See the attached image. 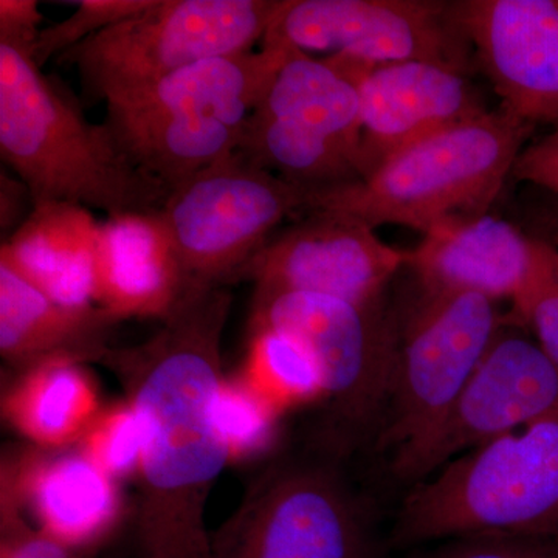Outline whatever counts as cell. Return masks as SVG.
I'll list each match as a JSON object with an SVG mask.
<instances>
[{"mask_svg":"<svg viewBox=\"0 0 558 558\" xmlns=\"http://www.w3.org/2000/svg\"><path fill=\"white\" fill-rule=\"evenodd\" d=\"M250 326L284 330L317 360L325 395L312 433L349 458L379 439L399 349L398 314L385 300L357 304L319 293L255 290Z\"/></svg>","mask_w":558,"mask_h":558,"instance_id":"6","label":"cell"},{"mask_svg":"<svg viewBox=\"0 0 558 558\" xmlns=\"http://www.w3.org/2000/svg\"><path fill=\"white\" fill-rule=\"evenodd\" d=\"M451 16L502 112L558 126V0H458Z\"/></svg>","mask_w":558,"mask_h":558,"instance_id":"14","label":"cell"},{"mask_svg":"<svg viewBox=\"0 0 558 558\" xmlns=\"http://www.w3.org/2000/svg\"><path fill=\"white\" fill-rule=\"evenodd\" d=\"M154 0H81L68 20L39 32L32 58L43 69L51 58L61 57L92 36L149 9Z\"/></svg>","mask_w":558,"mask_h":558,"instance_id":"26","label":"cell"},{"mask_svg":"<svg viewBox=\"0 0 558 558\" xmlns=\"http://www.w3.org/2000/svg\"><path fill=\"white\" fill-rule=\"evenodd\" d=\"M27 204L33 205L32 194L20 178H11L5 170L0 172V229L14 233L27 216ZM35 207V205H33Z\"/></svg>","mask_w":558,"mask_h":558,"instance_id":"31","label":"cell"},{"mask_svg":"<svg viewBox=\"0 0 558 558\" xmlns=\"http://www.w3.org/2000/svg\"><path fill=\"white\" fill-rule=\"evenodd\" d=\"M160 209L109 216L95 253V303L117 318L163 319L191 288Z\"/></svg>","mask_w":558,"mask_h":558,"instance_id":"17","label":"cell"},{"mask_svg":"<svg viewBox=\"0 0 558 558\" xmlns=\"http://www.w3.org/2000/svg\"><path fill=\"white\" fill-rule=\"evenodd\" d=\"M98 230L89 208L65 202L35 205L0 245V263L57 303L94 306Z\"/></svg>","mask_w":558,"mask_h":558,"instance_id":"20","label":"cell"},{"mask_svg":"<svg viewBox=\"0 0 558 558\" xmlns=\"http://www.w3.org/2000/svg\"><path fill=\"white\" fill-rule=\"evenodd\" d=\"M371 68L341 54L314 58L288 49L238 153L310 193L357 180L360 83Z\"/></svg>","mask_w":558,"mask_h":558,"instance_id":"7","label":"cell"},{"mask_svg":"<svg viewBox=\"0 0 558 558\" xmlns=\"http://www.w3.org/2000/svg\"><path fill=\"white\" fill-rule=\"evenodd\" d=\"M531 266L532 236L488 213L428 231L407 260L425 292L476 293L494 301L515 300Z\"/></svg>","mask_w":558,"mask_h":558,"instance_id":"18","label":"cell"},{"mask_svg":"<svg viewBox=\"0 0 558 558\" xmlns=\"http://www.w3.org/2000/svg\"><path fill=\"white\" fill-rule=\"evenodd\" d=\"M558 411V368L538 343L502 333L457 402L424 442L392 462L396 478L417 484L451 459Z\"/></svg>","mask_w":558,"mask_h":558,"instance_id":"12","label":"cell"},{"mask_svg":"<svg viewBox=\"0 0 558 558\" xmlns=\"http://www.w3.org/2000/svg\"><path fill=\"white\" fill-rule=\"evenodd\" d=\"M95 550L73 548L36 524L9 487L0 484V558H95Z\"/></svg>","mask_w":558,"mask_h":558,"instance_id":"27","label":"cell"},{"mask_svg":"<svg viewBox=\"0 0 558 558\" xmlns=\"http://www.w3.org/2000/svg\"><path fill=\"white\" fill-rule=\"evenodd\" d=\"M553 205L554 207H549L548 211H546L545 218H543V222H545V226H543L545 227V236L535 238L548 241L550 244L558 247V201Z\"/></svg>","mask_w":558,"mask_h":558,"instance_id":"32","label":"cell"},{"mask_svg":"<svg viewBox=\"0 0 558 558\" xmlns=\"http://www.w3.org/2000/svg\"><path fill=\"white\" fill-rule=\"evenodd\" d=\"M216 414L230 464L253 461L269 453L282 416L240 374L223 379Z\"/></svg>","mask_w":558,"mask_h":558,"instance_id":"23","label":"cell"},{"mask_svg":"<svg viewBox=\"0 0 558 558\" xmlns=\"http://www.w3.org/2000/svg\"><path fill=\"white\" fill-rule=\"evenodd\" d=\"M16 374L2 395V416L10 427L38 449L76 446L101 410L86 365L50 360Z\"/></svg>","mask_w":558,"mask_h":558,"instance_id":"21","label":"cell"},{"mask_svg":"<svg viewBox=\"0 0 558 558\" xmlns=\"http://www.w3.org/2000/svg\"><path fill=\"white\" fill-rule=\"evenodd\" d=\"M407 260L409 252L381 241L362 220L311 211L274 234L240 281H252L255 290L319 293L373 304L384 300L385 289Z\"/></svg>","mask_w":558,"mask_h":558,"instance_id":"13","label":"cell"},{"mask_svg":"<svg viewBox=\"0 0 558 558\" xmlns=\"http://www.w3.org/2000/svg\"><path fill=\"white\" fill-rule=\"evenodd\" d=\"M398 323V363L377 439L392 450V462L444 421L502 325L497 301L422 289Z\"/></svg>","mask_w":558,"mask_h":558,"instance_id":"9","label":"cell"},{"mask_svg":"<svg viewBox=\"0 0 558 558\" xmlns=\"http://www.w3.org/2000/svg\"><path fill=\"white\" fill-rule=\"evenodd\" d=\"M140 558H165V557H159V556H146V554H142V557Z\"/></svg>","mask_w":558,"mask_h":558,"instance_id":"33","label":"cell"},{"mask_svg":"<svg viewBox=\"0 0 558 558\" xmlns=\"http://www.w3.org/2000/svg\"><path fill=\"white\" fill-rule=\"evenodd\" d=\"M0 154L33 205L65 202L106 216L157 211L170 190L132 163L105 124H92L68 90L0 39Z\"/></svg>","mask_w":558,"mask_h":558,"instance_id":"2","label":"cell"},{"mask_svg":"<svg viewBox=\"0 0 558 558\" xmlns=\"http://www.w3.org/2000/svg\"><path fill=\"white\" fill-rule=\"evenodd\" d=\"M0 484L20 499L33 524L73 548L98 553L123 520L119 481L76 447L3 454Z\"/></svg>","mask_w":558,"mask_h":558,"instance_id":"16","label":"cell"},{"mask_svg":"<svg viewBox=\"0 0 558 558\" xmlns=\"http://www.w3.org/2000/svg\"><path fill=\"white\" fill-rule=\"evenodd\" d=\"M433 475L403 499L389 535L396 548L468 535L558 537V411Z\"/></svg>","mask_w":558,"mask_h":558,"instance_id":"4","label":"cell"},{"mask_svg":"<svg viewBox=\"0 0 558 558\" xmlns=\"http://www.w3.org/2000/svg\"><path fill=\"white\" fill-rule=\"evenodd\" d=\"M539 348L558 368V247L532 236V266L526 284L512 301Z\"/></svg>","mask_w":558,"mask_h":558,"instance_id":"25","label":"cell"},{"mask_svg":"<svg viewBox=\"0 0 558 558\" xmlns=\"http://www.w3.org/2000/svg\"><path fill=\"white\" fill-rule=\"evenodd\" d=\"M263 47L341 54L371 65L424 61L469 75L472 46L450 2L282 0Z\"/></svg>","mask_w":558,"mask_h":558,"instance_id":"11","label":"cell"},{"mask_svg":"<svg viewBox=\"0 0 558 558\" xmlns=\"http://www.w3.org/2000/svg\"><path fill=\"white\" fill-rule=\"evenodd\" d=\"M282 0H154L57 58L89 102H108L209 58L263 43Z\"/></svg>","mask_w":558,"mask_h":558,"instance_id":"8","label":"cell"},{"mask_svg":"<svg viewBox=\"0 0 558 558\" xmlns=\"http://www.w3.org/2000/svg\"><path fill=\"white\" fill-rule=\"evenodd\" d=\"M76 449L116 481L138 478L145 454V432L126 399L101 407Z\"/></svg>","mask_w":558,"mask_h":558,"instance_id":"24","label":"cell"},{"mask_svg":"<svg viewBox=\"0 0 558 558\" xmlns=\"http://www.w3.org/2000/svg\"><path fill=\"white\" fill-rule=\"evenodd\" d=\"M413 558H558V537L468 535L433 543Z\"/></svg>","mask_w":558,"mask_h":558,"instance_id":"28","label":"cell"},{"mask_svg":"<svg viewBox=\"0 0 558 558\" xmlns=\"http://www.w3.org/2000/svg\"><path fill=\"white\" fill-rule=\"evenodd\" d=\"M44 17L36 0H0V39L35 46Z\"/></svg>","mask_w":558,"mask_h":558,"instance_id":"30","label":"cell"},{"mask_svg":"<svg viewBox=\"0 0 558 558\" xmlns=\"http://www.w3.org/2000/svg\"><path fill=\"white\" fill-rule=\"evenodd\" d=\"M306 208V190L236 153L171 190L160 215L191 284L227 288Z\"/></svg>","mask_w":558,"mask_h":558,"instance_id":"10","label":"cell"},{"mask_svg":"<svg viewBox=\"0 0 558 558\" xmlns=\"http://www.w3.org/2000/svg\"><path fill=\"white\" fill-rule=\"evenodd\" d=\"M360 98L359 179L414 143L488 112L465 73L424 61L373 65Z\"/></svg>","mask_w":558,"mask_h":558,"instance_id":"15","label":"cell"},{"mask_svg":"<svg viewBox=\"0 0 558 558\" xmlns=\"http://www.w3.org/2000/svg\"><path fill=\"white\" fill-rule=\"evenodd\" d=\"M348 459L314 433L271 459L209 532V558H379L373 515L349 478Z\"/></svg>","mask_w":558,"mask_h":558,"instance_id":"5","label":"cell"},{"mask_svg":"<svg viewBox=\"0 0 558 558\" xmlns=\"http://www.w3.org/2000/svg\"><path fill=\"white\" fill-rule=\"evenodd\" d=\"M534 128L488 110L385 160L366 178L307 193L306 213L351 216L376 230L409 227L422 234L478 218L501 193Z\"/></svg>","mask_w":558,"mask_h":558,"instance_id":"3","label":"cell"},{"mask_svg":"<svg viewBox=\"0 0 558 558\" xmlns=\"http://www.w3.org/2000/svg\"><path fill=\"white\" fill-rule=\"evenodd\" d=\"M120 319L98 304L57 303L0 263V355L16 371L50 360L100 363Z\"/></svg>","mask_w":558,"mask_h":558,"instance_id":"19","label":"cell"},{"mask_svg":"<svg viewBox=\"0 0 558 558\" xmlns=\"http://www.w3.org/2000/svg\"><path fill=\"white\" fill-rule=\"evenodd\" d=\"M240 376L279 413L323 402V377L310 349L284 330L248 326Z\"/></svg>","mask_w":558,"mask_h":558,"instance_id":"22","label":"cell"},{"mask_svg":"<svg viewBox=\"0 0 558 558\" xmlns=\"http://www.w3.org/2000/svg\"><path fill=\"white\" fill-rule=\"evenodd\" d=\"M512 178L548 191L558 199V126L524 146L513 167Z\"/></svg>","mask_w":558,"mask_h":558,"instance_id":"29","label":"cell"},{"mask_svg":"<svg viewBox=\"0 0 558 558\" xmlns=\"http://www.w3.org/2000/svg\"><path fill=\"white\" fill-rule=\"evenodd\" d=\"M231 303L227 288L193 284L154 336L100 360L145 432L135 527L146 556L209 558L205 508L230 464L216 410Z\"/></svg>","mask_w":558,"mask_h":558,"instance_id":"1","label":"cell"}]
</instances>
